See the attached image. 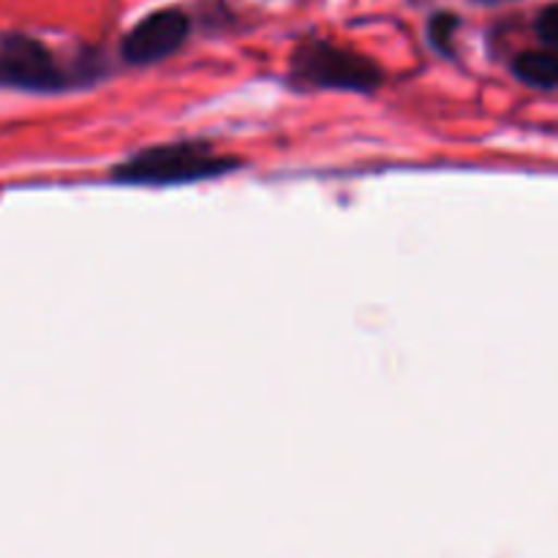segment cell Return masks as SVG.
Instances as JSON below:
<instances>
[{
    "mask_svg": "<svg viewBox=\"0 0 558 558\" xmlns=\"http://www.w3.org/2000/svg\"><path fill=\"white\" fill-rule=\"evenodd\" d=\"M488 3H494V0H488Z\"/></svg>",
    "mask_w": 558,
    "mask_h": 558,
    "instance_id": "7",
    "label": "cell"
},
{
    "mask_svg": "<svg viewBox=\"0 0 558 558\" xmlns=\"http://www.w3.org/2000/svg\"><path fill=\"white\" fill-rule=\"evenodd\" d=\"M512 71L518 80L537 90H554L558 82V60L550 49H529V52L518 54Z\"/></svg>",
    "mask_w": 558,
    "mask_h": 558,
    "instance_id": "5",
    "label": "cell"
},
{
    "mask_svg": "<svg viewBox=\"0 0 558 558\" xmlns=\"http://www.w3.org/2000/svg\"><path fill=\"white\" fill-rule=\"evenodd\" d=\"M294 80L300 85L336 87V90H374L381 82V71L360 54L316 41L300 49L294 58Z\"/></svg>",
    "mask_w": 558,
    "mask_h": 558,
    "instance_id": "2",
    "label": "cell"
},
{
    "mask_svg": "<svg viewBox=\"0 0 558 558\" xmlns=\"http://www.w3.org/2000/svg\"><path fill=\"white\" fill-rule=\"evenodd\" d=\"M558 11H556V5H548V9L543 11V14H539V20H537V31H539V38H543V44L545 47H554L556 44V38H558Z\"/></svg>",
    "mask_w": 558,
    "mask_h": 558,
    "instance_id": "6",
    "label": "cell"
},
{
    "mask_svg": "<svg viewBox=\"0 0 558 558\" xmlns=\"http://www.w3.org/2000/svg\"><path fill=\"white\" fill-rule=\"evenodd\" d=\"M238 161L202 142H174L136 153L114 169V180L129 185H183L234 172Z\"/></svg>",
    "mask_w": 558,
    "mask_h": 558,
    "instance_id": "1",
    "label": "cell"
},
{
    "mask_svg": "<svg viewBox=\"0 0 558 558\" xmlns=\"http://www.w3.org/2000/svg\"><path fill=\"white\" fill-rule=\"evenodd\" d=\"M189 36V16L178 9H163L145 16L123 41V58L134 65L158 63L183 47Z\"/></svg>",
    "mask_w": 558,
    "mask_h": 558,
    "instance_id": "4",
    "label": "cell"
},
{
    "mask_svg": "<svg viewBox=\"0 0 558 558\" xmlns=\"http://www.w3.org/2000/svg\"><path fill=\"white\" fill-rule=\"evenodd\" d=\"M69 82L54 54L27 36L5 38L0 47V85L31 93H54Z\"/></svg>",
    "mask_w": 558,
    "mask_h": 558,
    "instance_id": "3",
    "label": "cell"
}]
</instances>
